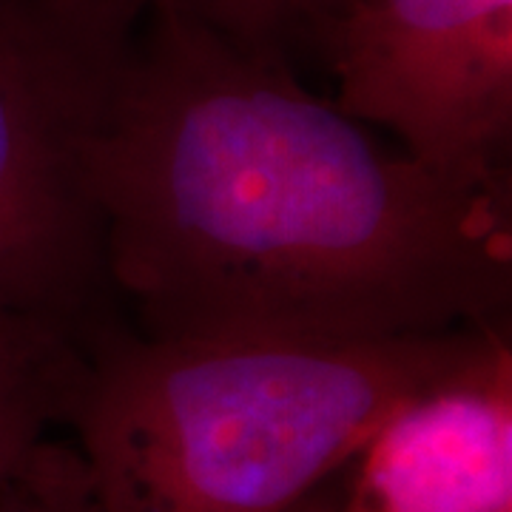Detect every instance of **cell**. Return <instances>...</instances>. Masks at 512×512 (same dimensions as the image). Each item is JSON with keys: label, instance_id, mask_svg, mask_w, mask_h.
Instances as JSON below:
<instances>
[{"label": "cell", "instance_id": "1", "mask_svg": "<svg viewBox=\"0 0 512 512\" xmlns=\"http://www.w3.org/2000/svg\"><path fill=\"white\" fill-rule=\"evenodd\" d=\"M89 146L111 291L168 339H399L501 325L510 188H470L174 6Z\"/></svg>", "mask_w": 512, "mask_h": 512}, {"label": "cell", "instance_id": "2", "mask_svg": "<svg viewBox=\"0 0 512 512\" xmlns=\"http://www.w3.org/2000/svg\"><path fill=\"white\" fill-rule=\"evenodd\" d=\"M484 325L399 339L86 342L66 424L103 512H288Z\"/></svg>", "mask_w": 512, "mask_h": 512}, {"label": "cell", "instance_id": "3", "mask_svg": "<svg viewBox=\"0 0 512 512\" xmlns=\"http://www.w3.org/2000/svg\"><path fill=\"white\" fill-rule=\"evenodd\" d=\"M120 55L46 0H0V313L83 348L109 325L89 146Z\"/></svg>", "mask_w": 512, "mask_h": 512}, {"label": "cell", "instance_id": "4", "mask_svg": "<svg viewBox=\"0 0 512 512\" xmlns=\"http://www.w3.org/2000/svg\"><path fill=\"white\" fill-rule=\"evenodd\" d=\"M336 106L470 188H510L512 0H348L319 29Z\"/></svg>", "mask_w": 512, "mask_h": 512}, {"label": "cell", "instance_id": "5", "mask_svg": "<svg viewBox=\"0 0 512 512\" xmlns=\"http://www.w3.org/2000/svg\"><path fill=\"white\" fill-rule=\"evenodd\" d=\"M345 470L342 512H512L507 322L410 393Z\"/></svg>", "mask_w": 512, "mask_h": 512}, {"label": "cell", "instance_id": "6", "mask_svg": "<svg viewBox=\"0 0 512 512\" xmlns=\"http://www.w3.org/2000/svg\"><path fill=\"white\" fill-rule=\"evenodd\" d=\"M63 18L100 49L123 52L137 23L157 6H174L188 18L220 32L251 55H282L288 32L285 0H46Z\"/></svg>", "mask_w": 512, "mask_h": 512}, {"label": "cell", "instance_id": "7", "mask_svg": "<svg viewBox=\"0 0 512 512\" xmlns=\"http://www.w3.org/2000/svg\"><path fill=\"white\" fill-rule=\"evenodd\" d=\"M83 367L86 350L77 348L35 365L0 370V478L49 436L52 424H66Z\"/></svg>", "mask_w": 512, "mask_h": 512}, {"label": "cell", "instance_id": "8", "mask_svg": "<svg viewBox=\"0 0 512 512\" xmlns=\"http://www.w3.org/2000/svg\"><path fill=\"white\" fill-rule=\"evenodd\" d=\"M0 512H103L74 441L40 439L0 478Z\"/></svg>", "mask_w": 512, "mask_h": 512}, {"label": "cell", "instance_id": "9", "mask_svg": "<svg viewBox=\"0 0 512 512\" xmlns=\"http://www.w3.org/2000/svg\"><path fill=\"white\" fill-rule=\"evenodd\" d=\"M77 348L83 345L63 330L0 313V370L35 365Z\"/></svg>", "mask_w": 512, "mask_h": 512}, {"label": "cell", "instance_id": "10", "mask_svg": "<svg viewBox=\"0 0 512 512\" xmlns=\"http://www.w3.org/2000/svg\"><path fill=\"white\" fill-rule=\"evenodd\" d=\"M348 0H285L288 9V29L293 23H305L308 29H319L328 18H333Z\"/></svg>", "mask_w": 512, "mask_h": 512}, {"label": "cell", "instance_id": "11", "mask_svg": "<svg viewBox=\"0 0 512 512\" xmlns=\"http://www.w3.org/2000/svg\"><path fill=\"white\" fill-rule=\"evenodd\" d=\"M288 512H342V490L322 484L319 490H313L311 495H305L296 507Z\"/></svg>", "mask_w": 512, "mask_h": 512}]
</instances>
